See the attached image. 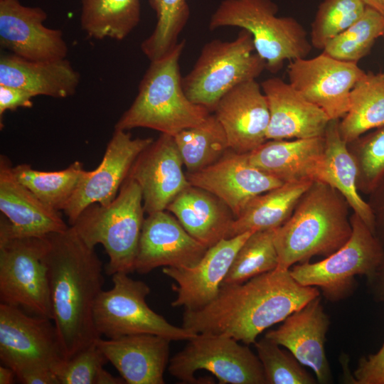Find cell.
Segmentation results:
<instances>
[{"mask_svg": "<svg viewBox=\"0 0 384 384\" xmlns=\"http://www.w3.org/2000/svg\"><path fill=\"white\" fill-rule=\"evenodd\" d=\"M319 296L316 287L299 284L289 270L275 269L241 284L222 285L210 304L184 311L182 326L197 334L228 336L248 345L264 330Z\"/></svg>", "mask_w": 384, "mask_h": 384, "instance_id": "6da1fadb", "label": "cell"}, {"mask_svg": "<svg viewBox=\"0 0 384 384\" xmlns=\"http://www.w3.org/2000/svg\"><path fill=\"white\" fill-rule=\"evenodd\" d=\"M53 321L65 360L101 338L93 311L103 291L102 263L71 227L47 235Z\"/></svg>", "mask_w": 384, "mask_h": 384, "instance_id": "7a4b0ae2", "label": "cell"}, {"mask_svg": "<svg viewBox=\"0 0 384 384\" xmlns=\"http://www.w3.org/2000/svg\"><path fill=\"white\" fill-rule=\"evenodd\" d=\"M346 199L329 185L315 181L302 196L289 219L277 228L276 269L289 270L316 255L328 256L352 233Z\"/></svg>", "mask_w": 384, "mask_h": 384, "instance_id": "3957f363", "label": "cell"}, {"mask_svg": "<svg viewBox=\"0 0 384 384\" xmlns=\"http://www.w3.org/2000/svg\"><path fill=\"white\" fill-rule=\"evenodd\" d=\"M185 45L183 40L163 57L151 61L137 97L114 129L144 127L174 137L206 119L210 111L191 102L183 89L179 59Z\"/></svg>", "mask_w": 384, "mask_h": 384, "instance_id": "277c9868", "label": "cell"}, {"mask_svg": "<svg viewBox=\"0 0 384 384\" xmlns=\"http://www.w3.org/2000/svg\"><path fill=\"white\" fill-rule=\"evenodd\" d=\"M144 213L140 186L127 178L110 204H91L70 226L89 247L103 246L109 257L108 275L130 274L135 271Z\"/></svg>", "mask_w": 384, "mask_h": 384, "instance_id": "5b68a950", "label": "cell"}, {"mask_svg": "<svg viewBox=\"0 0 384 384\" xmlns=\"http://www.w3.org/2000/svg\"><path fill=\"white\" fill-rule=\"evenodd\" d=\"M277 11L271 0H223L208 26H235L250 33L266 69L274 73L284 61L306 58L312 48L304 27L292 17L277 16Z\"/></svg>", "mask_w": 384, "mask_h": 384, "instance_id": "8992f818", "label": "cell"}, {"mask_svg": "<svg viewBox=\"0 0 384 384\" xmlns=\"http://www.w3.org/2000/svg\"><path fill=\"white\" fill-rule=\"evenodd\" d=\"M266 68L250 33L241 31L233 41L206 43L191 70L182 78L187 97L214 111L219 100L237 85L256 78Z\"/></svg>", "mask_w": 384, "mask_h": 384, "instance_id": "52a82bcc", "label": "cell"}, {"mask_svg": "<svg viewBox=\"0 0 384 384\" xmlns=\"http://www.w3.org/2000/svg\"><path fill=\"white\" fill-rule=\"evenodd\" d=\"M112 276L113 287L100 293L94 306V323L101 336L116 338L149 334L174 341H188L197 335L183 326L172 325L148 306L146 298L150 288L145 282L124 272Z\"/></svg>", "mask_w": 384, "mask_h": 384, "instance_id": "ba28073f", "label": "cell"}, {"mask_svg": "<svg viewBox=\"0 0 384 384\" xmlns=\"http://www.w3.org/2000/svg\"><path fill=\"white\" fill-rule=\"evenodd\" d=\"M351 223V235L338 250L319 262H304L289 269L297 282L321 288L331 299L344 296L356 275L373 282L384 261V246L356 214Z\"/></svg>", "mask_w": 384, "mask_h": 384, "instance_id": "9c48e42d", "label": "cell"}, {"mask_svg": "<svg viewBox=\"0 0 384 384\" xmlns=\"http://www.w3.org/2000/svg\"><path fill=\"white\" fill-rule=\"evenodd\" d=\"M48 237L0 239V300L53 321Z\"/></svg>", "mask_w": 384, "mask_h": 384, "instance_id": "30bf717a", "label": "cell"}, {"mask_svg": "<svg viewBox=\"0 0 384 384\" xmlns=\"http://www.w3.org/2000/svg\"><path fill=\"white\" fill-rule=\"evenodd\" d=\"M169 360V371L184 383H201L194 373L214 375L223 384H266L257 356L228 336L199 333Z\"/></svg>", "mask_w": 384, "mask_h": 384, "instance_id": "8fae6325", "label": "cell"}, {"mask_svg": "<svg viewBox=\"0 0 384 384\" xmlns=\"http://www.w3.org/2000/svg\"><path fill=\"white\" fill-rule=\"evenodd\" d=\"M0 360L16 377L35 368L56 371L65 358L53 321L0 303Z\"/></svg>", "mask_w": 384, "mask_h": 384, "instance_id": "7c38bea8", "label": "cell"}, {"mask_svg": "<svg viewBox=\"0 0 384 384\" xmlns=\"http://www.w3.org/2000/svg\"><path fill=\"white\" fill-rule=\"evenodd\" d=\"M366 73L358 63L340 60L323 52L312 58L291 60L287 68L289 84L330 119L346 115L351 92Z\"/></svg>", "mask_w": 384, "mask_h": 384, "instance_id": "4fadbf2b", "label": "cell"}, {"mask_svg": "<svg viewBox=\"0 0 384 384\" xmlns=\"http://www.w3.org/2000/svg\"><path fill=\"white\" fill-rule=\"evenodd\" d=\"M153 138H132L128 131L114 129L102 161L91 170L63 210L71 225L89 206L110 204L117 196L129 170Z\"/></svg>", "mask_w": 384, "mask_h": 384, "instance_id": "5bb4252c", "label": "cell"}, {"mask_svg": "<svg viewBox=\"0 0 384 384\" xmlns=\"http://www.w3.org/2000/svg\"><path fill=\"white\" fill-rule=\"evenodd\" d=\"M9 159L0 158V239L45 237L69 226L60 211L41 201L14 176Z\"/></svg>", "mask_w": 384, "mask_h": 384, "instance_id": "9a60e30c", "label": "cell"}, {"mask_svg": "<svg viewBox=\"0 0 384 384\" xmlns=\"http://www.w3.org/2000/svg\"><path fill=\"white\" fill-rule=\"evenodd\" d=\"M186 176L191 186L220 198L235 218L253 198L284 183L255 166L247 154L231 149L212 165Z\"/></svg>", "mask_w": 384, "mask_h": 384, "instance_id": "2e32d148", "label": "cell"}, {"mask_svg": "<svg viewBox=\"0 0 384 384\" xmlns=\"http://www.w3.org/2000/svg\"><path fill=\"white\" fill-rule=\"evenodd\" d=\"M47 14L18 0L0 1V45L20 58L36 61L66 58L68 48L60 30L45 26Z\"/></svg>", "mask_w": 384, "mask_h": 384, "instance_id": "e0dca14e", "label": "cell"}, {"mask_svg": "<svg viewBox=\"0 0 384 384\" xmlns=\"http://www.w3.org/2000/svg\"><path fill=\"white\" fill-rule=\"evenodd\" d=\"M183 166L174 137L165 134L137 156L127 178L140 186L147 215L166 210L174 198L191 186Z\"/></svg>", "mask_w": 384, "mask_h": 384, "instance_id": "ac0fdd59", "label": "cell"}, {"mask_svg": "<svg viewBox=\"0 0 384 384\" xmlns=\"http://www.w3.org/2000/svg\"><path fill=\"white\" fill-rule=\"evenodd\" d=\"M253 232L221 240L208 247L200 261L192 267H164L163 273L175 282L172 289L176 298L171 306L193 311L213 302L238 251Z\"/></svg>", "mask_w": 384, "mask_h": 384, "instance_id": "d6986e66", "label": "cell"}, {"mask_svg": "<svg viewBox=\"0 0 384 384\" xmlns=\"http://www.w3.org/2000/svg\"><path fill=\"white\" fill-rule=\"evenodd\" d=\"M207 250L174 215L165 210L155 212L144 219L134 270L144 274L159 267H190Z\"/></svg>", "mask_w": 384, "mask_h": 384, "instance_id": "ffe728a7", "label": "cell"}, {"mask_svg": "<svg viewBox=\"0 0 384 384\" xmlns=\"http://www.w3.org/2000/svg\"><path fill=\"white\" fill-rule=\"evenodd\" d=\"M213 112L225 132L231 150L247 154L267 141L270 111L256 80L233 88L219 100Z\"/></svg>", "mask_w": 384, "mask_h": 384, "instance_id": "44dd1931", "label": "cell"}, {"mask_svg": "<svg viewBox=\"0 0 384 384\" xmlns=\"http://www.w3.org/2000/svg\"><path fill=\"white\" fill-rule=\"evenodd\" d=\"M328 315L317 297L284 320L265 338L285 347L303 365L310 368L319 383H331V373L325 352Z\"/></svg>", "mask_w": 384, "mask_h": 384, "instance_id": "7402d4cb", "label": "cell"}, {"mask_svg": "<svg viewBox=\"0 0 384 384\" xmlns=\"http://www.w3.org/2000/svg\"><path fill=\"white\" fill-rule=\"evenodd\" d=\"M270 123L267 140L323 137L330 122L320 107L304 97L289 82L271 78L261 82Z\"/></svg>", "mask_w": 384, "mask_h": 384, "instance_id": "603a6c76", "label": "cell"}, {"mask_svg": "<svg viewBox=\"0 0 384 384\" xmlns=\"http://www.w3.org/2000/svg\"><path fill=\"white\" fill-rule=\"evenodd\" d=\"M171 341L158 335L140 334L100 338L97 343L125 383L164 384Z\"/></svg>", "mask_w": 384, "mask_h": 384, "instance_id": "cb8c5ba5", "label": "cell"}, {"mask_svg": "<svg viewBox=\"0 0 384 384\" xmlns=\"http://www.w3.org/2000/svg\"><path fill=\"white\" fill-rule=\"evenodd\" d=\"M324 137L269 139L247 153L250 161L283 183L321 181Z\"/></svg>", "mask_w": 384, "mask_h": 384, "instance_id": "d4e9b609", "label": "cell"}, {"mask_svg": "<svg viewBox=\"0 0 384 384\" xmlns=\"http://www.w3.org/2000/svg\"><path fill=\"white\" fill-rule=\"evenodd\" d=\"M80 73L66 58L36 61L11 53L0 56V85L23 90L33 97L65 98L79 85Z\"/></svg>", "mask_w": 384, "mask_h": 384, "instance_id": "484cf974", "label": "cell"}, {"mask_svg": "<svg viewBox=\"0 0 384 384\" xmlns=\"http://www.w3.org/2000/svg\"><path fill=\"white\" fill-rule=\"evenodd\" d=\"M183 228L208 248L228 238L235 216L230 208L211 193L189 186L168 206Z\"/></svg>", "mask_w": 384, "mask_h": 384, "instance_id": "4316f807", "label": "cell"}, {"mask_svg": "<svg viewBox=\"0 0 384 384\" xmlns=\"http://www.w3.org/2000/svg\"><path fill=\"white\" fill-rule=\"evenodd\" d=\"M340 119H331L324 135V166L321 181L338 191L375 234V216L369 203L358 192V167L348 151L339 128Z\"/></svg>", "mask_w": 384, "mask_h": 384, "instance_id": "83f0119b", "label": "cell"}, {"mask_svg": "<svg viewBox=\"0 0 384 384\" xmlns=\"http://www.w3.org/2000/svg\"><path fill=\"white\" fill-rule=\"evenodd\" d=\"M312 181L284 183L253 198L234 219L228 238L248 231L277 228L291 216Z\"/></svg>", "mask_w": 384, "mask_h": 384, "instance_id": "f1b7e54d", "label": "cell"}, {"mask_svg": "<svg viewBox=\"0 0 384 384\" xmlns=\"http://www.w3.org/2000/svg\"><path fill=\"white\" fill-rule=\"evenodd\" d=\"M384 125V71L366 73L353 87L350 107L339 120L338 128L346 142L357 140L366 132Z\"/></svg>", "mask_w": 384, "mask_h": 384, "instance_id": "f546056e", "label": "cell"}, {"mask_svg": "<svg viewBox=\"0 0 384 384\" xmlns=\"http://www.w3.org/2000/svg\"><path fill=\"white\" fill-rule=\"evenodd\" d=\"M80 1V25L90 38L122 41L140 21V0Z\"/></svg>", "mask_w": 384, "mask_h": 384, "instance_id": "4dcf8cb0", "label": "cell"}, {"mask_svg": "<svg viewBox=\"0 0 384 384\" xmlns=\"http://www.w3.org/2000/svg\"><path fill=\"white\" fill-rule=\"evenodd\" d=\"M16 179L41 201L56 210H63L82 181L91 171L75 161L60 171H43L30 164H21L12 168Z\"/></svg>", "mask_w": 384, "mask_h": 384, "instance_id": "1f68e13d", "label": "cell"}, {"mask_svg": "<svg viewBox=\"0 0 384 384\" xmlns=\"http://www.w3.org/2000/svg\"><path fill=\"white\" fill-rule=\"evenodd\" d=\"M174 139L187 173L212 165L230 149L223 127L210 113L201 124L181 131Z\"/></svg>", "mask_w": 384, "mask_h": 384, "instance_id": "d6a6232c", "label": "cell"}, {"mask_svg": "<svg viewBox=\"0 0 384 384\" xmlns=\"http://www.w3.org/2000/svg\"><path fill=\"white\" fill-rule=\"evenodd\" d=\"M276 230H257L248 237L238 251L222 285L241 284L277 267Z\"/></svg>", "mask_w": 384, "mask_h": 384, "instance_id": "836d02e7", "label": "cell"}, {"mask_svg": "<svg viewBox=\"0 0 384 384\" xmlns=\"http://www.w3.org/2000/svg\"><path fill=\"white\" fill-rule=\"evenodd\" d=\"M381 36L384 37V14L367 6L358 21L328 43L323 53L340 60L358 63Z\"/></svg>", "mask_w": 384, "mask_h": 384, "instance_id": "e575fe53", "label": "cell"}, {"mask_svg": "<svg viewBox=\"0 0 384 384\" xmlns=\"http://www.w3.org/2000/svg\"><path fill=\"white\" fill-rule=\"evenodd\" d=\"M156 16L152 33L145 39L141 49L153 61L163 57L174 48L178 37L190 16L187 0H149Z\"/></svg>", "mask_w": 384, "mask_h": 384, "instance_id": "d590c367", "label": "cell"}, {"mask_svg": "<svg viewBox=\"0 0 384 384\" xmlns=\"http://www.w3.org/2000/svg\"><path fill=\"white\" fill-rule=\"evenodd\" d=\"M366 7L362 0H324L311 26L312 47L323 50L330 41L358 21Z\"/></svg>", "mask_w": 384, "mask_h": 384, "instance_id": "8d00e7d4", "label": "cell"}, {"mask_svg": "<svg viewBox=\"0 0 384 384\" xmlns=\"http://www.w3.org/2000/svg\"><path fill=\"white\" fill-rule=\"evenodd\" d=\"M266 384H314L317 381L289 351L264 338L254 343Z\"/></svg>", "mask_w": 384, "mask_h": 384, "instance_id": "74e56055", "label": "cell"}, {"mask_svg": "<svg viewBox=\"0 0 384 384\" xmlns=\"http://www.w3.org/2000/svg\"><path fill=\"white\" fill-rule=\"evenodd\" d=\"M107 362L96 341L65 360L57 370L56 375L60 384H98Z\"/></svg>", "mask_w": 384, "mask_h": 384, "instance_id": "f35d334b", "label": "cell"}, {"mask_svg": "<svg viewBox=\"0 0 384 384\" xmlns=\"http://www.w3.org/2000/svg\"><path fill=\"white\" fill-rule=\"evenodd\" d=\"M355 159L358 167V185L372 192L384 176V125L360 141Z\"/></svg>", "mask_w": 384, "mask_h": 384, "instance_id": "ab89813d", "label": "cell"}, {"mask_svg": "<svg viewBox=\"0 0 384 384\" xmlns=\"http://www.w3.org/2000/svg\"><path fill=\"white\" fill-rule=\"evenodd\" d=\"M353 380L356 384H384V343L377 353L359 361Z\"/></svg>", "mask_w": 384, "mask_h": 384, "instance_id": "60d3db41", "label": "cell"}, {"mask_svg": "<svg viewBox=\"0 0 384 384\" xmlns=\"http://www.w3.org/2000/svg\"><path fill=\"white\" fill-rule=\"evenodd\" d=\"M33 96L28 92L11 86L0 85V117L8 111H14L19 107H33Z\"/></svg>", "mask_w": 384, "mask_h": 384, "instance_id": "b9f144b4", "label": "cell"}, {"mask_svg": "<svg viewBox=\"0 0 384 384\" xmlns=\"http://www.w3.org/2000/svg\"><path fill=\"white\" fill-rule=\"evenodd\" d=\"M371 193L373 203H369L375 216V235L384 246V176Z\"/></svg>", "mask_w": 384, "mask_h": 384, "instance_id": "7bdbcfd3", "label": "cell"}, {"mask_svg": "<svg viewBox=\"0 0 384 384\" xmlns=\"http://www.w3.org/2000/svg\"><path fill=\"white\" fill-rule=\"evenodd\" d=\"M371 283H375L379 297L384 298V261Z\"/></svg>", "mask_w": 384, "mask_h": 384, "instance_id": "ee69618b", "label": "cell"}, {"mask_svg": "<svg viewBox=\"0 0 384 384\" xmlns=\"http://www.w3.org/2000/svg\"><path fill=\"white\" fill-rule=\"evenodd\" d=\"M14 377L16 375L12 369L4 365L0 366V384H11Z\"/></svg>", "mask_w": 384, "mask_h": 384, "instance_id": "f6af8a7d", "label": "cell"}, {"mask_svg": "<svg viewBox=\"0 0 384 384\" xmlns=\"http://www.w3.org/2000/svg\"><path fill=\"white\" fill-rule=\"evenodd\" d=\"M367 6L384 14V0H362Z\"/></svg>", "mask_w": 384, "mask_h": 384, "instance_id": "bcb514c9", "label": "cell"}, {"mask_svg": "<svg viewBox=\"0 0 384 384\" xmlns=\"http://www.w3.org/2000/svg\"><path fill=\"white\" fill-rule=\"evenodd\" d=\"M1 1V0H0Z\"/></svg>", "mask_w": 384, "mask_h": 384, "instance_id": "7dc6e473", "label": "cell"}]
</instances>
